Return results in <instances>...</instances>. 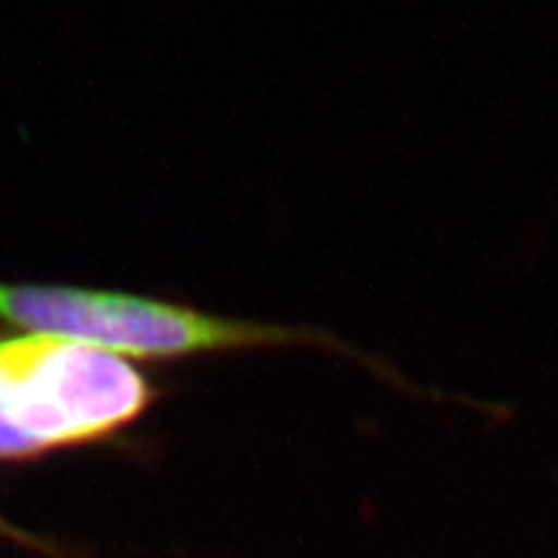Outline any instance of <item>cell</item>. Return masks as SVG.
Returning <instances> with one entry per match:
<instances>
[{"label": "cell", "instance_id": "1", "mask_svg": "<svg viewBox=\"0 0 558 558\" xmlns=\"http://www.w3.org/2000/svg\"><path fill=\"white\" fill-rule=\"evenodd\" d=\"M148 403L130 360L52 333L0 337V460L109 437Z\"/></svg>", "mask_w": 558, "mask_h": 558}, {"label": "cell", "instance_id": "2", "mask_svg": "<svg viewBox=\"0 0 558 558\" xmlns=\"http://www.w3.org/2000/svg\"><path fill=\"white\" fill-rule=\"evenodd\" d=\"M0 320L99 347L117 357H186L220 349L326 344L329 333L197 313L160 300L58 284L0 282Z\"/></svg>", "mask_w": 558, "mask_h": 558}]
</instances>
